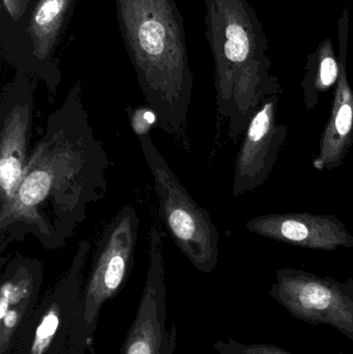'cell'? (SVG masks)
<instances>
[{"mask_svg":"<svg viewBox=\"0 0 353 354\" xmlns=\"http://www.w3.org/2000/svg\"><path fill=\"white\" fill-rule=\"evenodd\" d=\"M110 162L89 122L80 82L48 116L41 138L10 203L0 208V256L28 235L45 249H61L105 197Z\"/></svg>","mask_w":353,"mask_h":354,"instance_id":"1","label":"cell"},{"mask_svg":"<svg viewBox=\"0 0 353 354\" xmlns=\"http://www.w3.org/2000/svg\"><path fill=\"white\" fill-rule=\"evenodd\" d=\"M145 101L162 129L182 136L193 95L184 19L175 0H114Z\"/></svg>","mask_w":353,"mask_h":354,"instance_id":"2","label":"cell"},{"mask_svg":"<svg viewBox=\"0 0 353 354\" xmlns=\"http://www.w3.org/2000/svg\"><path fill=\"white\" fill-rule=\"evenodd\" d=\"M204 6L218 109L231 122V135H238L257 97L279 88L269 73V41L248 0H204Z\"/></svg>","mask_w":353,"mask_h":354,"instance_id":"3","label":"cell"},{"mask_svg":"<svg viewBox=\"0 0 353 354\" xmlns=\"http://www.w3.org/2000/svg\"><path fill=\"white\" fill-rule=\"evenodd\" d=\"M138 232L136 208L128 204L102 233L64 354L95 353L99 313L126 286L134 266Z\"/></svg>","mask_w":353,"mask_h":354,"instance_id":"4","label":"cell"},{"mask_svg":"<svg viewBox=\"0 0 353 354\" xmlns=\"http://www.w3.org/2000/svg\"><path fill=\"white\" fill-rule=\"evenodd\" d=\"M78 0H30L17 22L0 20L1 57L18 74L41 81L53 99L61 82L58 47Z\"/></svg>","mask_w":353,"mask_h":354,"instance_id":"5","label":"cell"},{"mask_svg":"<svg viewBox=\"0 0 353 354\" xmlns=\"http://www.w3.org/2000/svg\"><path fill=\"white\" fill-rule=\"evenodd\" d=\"M153 176L160 214L172 241L199 272L209 274L219 259V232L209 212L201 207L168 165L151 135H138Z\"/></svg>","mask_w":353,"mask_h":354,"instance_id":"6","label":"cell"},{"mask_svg":"<svg viewBox=\"0 0 353 354\" xmlns=\"http://www.w3.org/2000/svg\"><path fill=\"white\" fill-rule=\"evenodd\" d=\"M91 245L79 243L72 263L37 303L19 336L15 354H64L80 307L82 272Z\"/></svg>","mask_w":353,"mask_h":354,"instance_id":"7","label":"cell"},{"mask_svg":"<svg viewBox=\"0 0 353 354\" xmlns=\"http://www.w3.org/2000/svg\"><path fill=\"white\" fill-rule=\"evenodd\" d=\"M271 295L294 317L330 324L353 341V281L343 284L286 268L278 272Z\"/></svg>","mask_w":353,"mask_h":354,"instance_id":"8","label":"cell"},{"mask_svg":"<svg viewBox=\"0 0 353 354\" xmlns=\"http://www.w3.org/2000/svg\"><path fill=\"white\" fill-rule=\"evenodd\" d=\"M149 266L136 315L120 354H174L178 343L176 324L167 328V290L161 230L149 231Z\"/></svg>","mask_w":353,"mask_h":354,"instance_id":"9","label":"cell"},{"mask_svg":"<svg viewBox=\"0 0 353 354\" xmlns=\"http://www.w3.org/2000/svg\"><path fill=\"white\" fill-rule=\"evenodd\" d=\"M37 81L16 73L0 97V208L10 203L28 164Z\"/></svg>","mask_w":353,"mask_h":354,"instance_id":"10","label":"cell"},{"mask_svg":"<svg viewBox=\"0 0 353 354\" xmlns=\"http://www.w3.org/2000/svg\"><path fill=\"white\" fill-rule=\"evenodd\" d=\"M43 280V263L37 258L1 259L0 354H15L19 336L39 303Z\"/></svg>","mask_w":353,"mask_h":354,"instance_id":"11","label":"cell"},{"mask_svg":"<svg viewBox=\"0 0 353 354\" xmlns=\"http://www.w3.org/2000/svg\"><path fill=\"white\" fill-rule=\"evenodd\" d=\"M278 95L263 102L249 122L246 137L236 158L233 195L256 189L269 177L286 139L287 128L278 126Z\"/></svg>","mask_w":353,"mask_h":354,"instance_id":"12","label":"cell"},{"mask_svg":"<svg viewBox=\"0 0 353 354\" xmlns=\"http://www.w3.org/2000/svg\"><path fill=\"white\" fill-rule=\"evenodd\" d=\"M251 232L307 249L335 251L353 247V236L333 216L311 214H267L247 223Z\"/></svg>","mask_w":353,"mask_h":354,"instance_id":"13","label":"cell"},{"mask_svg":"<svg viewBox=\"0 0 353 354\" xmlns=\"http://www.w3.org/2000/svg\"><path fill=\"white\" fill-rule=\"evenodd\" d=\"M350 35V10L344 8L338 22L340 74L336 84L333 108L315 159V169L340 168L353 143V91L347 78V49Z\"/></svg>","mask_w":353,"mask_h":354,"instance_id":"14","label":"cell"},{"mask_svg":"<svg viewBox=\"0 0 353 354\" xmlns=\"http://www.w3.org/2000/svg\"><path fill=\"white\" fill-rule=\"evenodd\" d=\"M339 74V58L336 56L333 41L327 37L307 57L306 75L302 85L309 109L315 107L319 95L337 84Z\"/></svg>","mask_w":353,"mask_h":354,"instance_id":"15","label":"cell"},{"mask_svg":"<svg viewBox=\"0 0 353 354\" xmlns=\"http://www.w3.org/2000/svg\"><path fill=\"white\" fill-rule=\"evenodd\" d=\"M213 348L218 354H290L271 345H245L233 340L228 342L218 341L213 345Z\"/></svg>","mask_w":353,"mask_h":354,"instance_id":"16","label":"cell"},{"mask_svg":"<svg viewBox=\"0 0 353 354\" xmlns=\"http://www.w3.org/2000/svg\"><path fill=\"white\" fill-rule=\"evenodd\" d=\"M30 0H1V19L17 22L27 10Z\"/></svg>","mask_w":353,"mask_h":354,"instance_id":"17","label":"cell"}]
</instances>
